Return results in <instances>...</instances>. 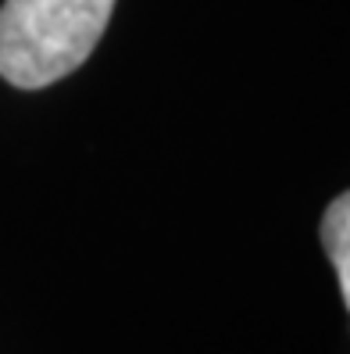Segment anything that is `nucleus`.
Wrapping results in <instances>:
<instances>
[{"label": "nucleus", "mask_w": 350, "mask_h": 354, "mask_svg": "<svg viewBox=\"0 0 350 354\" xmlns=\"http://www.w3.org/2000/svg\"><path fill=\"white\" fill-rule=\"evenodd\" d=\"M115 0H4L0 75L18 90H43L72 75L100 44Z\"/></svg>", "instance_id": "1"}, {"label": "nucleus", "mask_w": 350, "mask_h": 354, "mask_svg": "<svg viewBox=\"0 0 350 354\" xmlns=\"http://www.w3.org/2000/svg\"><path fill=\"white\" fill-rule=\"evenodd\" d=\"M318 236H322L325 258L333 261V268H336L340 294H343V304L350 311V190L340 194L333 204L325 207Z\"/></svg>", "instance_id": "2"}]
</instances>
